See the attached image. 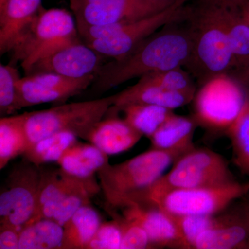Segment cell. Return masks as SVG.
Returning a JSON list of instances; mask_svg holds the SVG:
<instances>
[{"instance_id":"obj_1","label":"cell","mask_w":249,"mask_h":249,"mask_svg":"<svg viewBox=\"0 0 249 249\" xmlns=\"http://www.w3.org/2000/svg\"><path fill=\"white\" fill-rule=\"evenodd\" d=\"M187 19L166 24L124 58L104 64L93 82V92H106L152 72L184 68L193 47V35Z\"/></svg>"},{"instance_id":"obj_2","label":"cell","mask_w":249,"mask_h":249,"mask_svg":"<svg viewBox=\"0 0 249 249\" xmlns=\"http://www.w3.org/2000/svg\"><path fill=\"white\" fill-rule=\"evenodd\" d=\"M193 35L191 56L185 70L198 84L234 69L233 56L224 19V6L213 0L191 5L188 19Z\"/></svg>"},{"instance_id":"obj_3","label":"cell","mask_w":249,"mask_h":249,"mask_svg":"<svg viewBox=\"0 0 249 249\" xmlns=\"http://www.w3.org/2000/svg\"><path fill=\"white\" fill-rule=\"evenodd\" d=\"M236 181L225 159L206 148L193 147L175 160L173 168L147 187L124 199L142 205L175 190L224 186Z\"/></svg>"},{"instance_id":"obj_4","label":"cell","mask_w":249,"mask_h":249,"mask_svg":"<svg viewBox=\"0 0 249 249\" xmlns=\"http://www.w3.org/2000/svg\"><path fill=\"white\" fill-rule=\"evenodd\" d=\"M189 0H178L169 7L134 22L93 26L78 31L80 39L106 58L120 60L149 36L169 23L189 16Z\"/></svg>"},{"instance_id":"obj_5","label":"cell","mask_w":249,"mask_h":249,"mask_svg":"<svg viewBox=\"0 0 249 249\" xmlns=\"http://www.w3.org/2000/svg\"><path fill=\"white\" fill-rule=\"evenodd\" d=\"M190 150L151 148L123 163L105 165L97 174L107 206H119L130 195L151 186L170 165Z\"/></svg>"},{"instance_id":"obj_6","label":"cell","mask_w":249,"mask_h":249,"mask_svg":"<svg viewBox=\"0 0 249 249\" xmlns=\"http://www.w3.org/2000/svg\"><path fill=\"white\" fill-rule=\"evenodd\" d=\"M80 40L76 19L70 11L42 7L10 52V64L20 62L26 73L36 62Z\"/></svg>"},{"instance_id":"obj_7","label":"cell","mask_w":249,"mask_h":249,"mask_svg":"<svg viewBox=\"0 0 249 249\" xmlns=\"http://www.w3.org/2000/svg\"><path fill=\"white\" fill-rule=\"evenodd\" d=\"M114 101L115 94L27 112V148L41 139L60 132H71L84 139L91 127L105 117Z\"/></svg>"},{"instance_id":"obj_8","label":"cell","mask_w":249,"mask_h":249,"mask_svg":"<svg viewBox=\"0 0 249 249\" xmlns=\"http://www.w3.org/2000/svg\"><path fill=\"white\" fill-rule=\"evenodd\" d=\"M199 87L192 101V116L198 126L227 134L243 108L249 89L230 73L218 75Z\"/></svg>"},{"instance_id":"obj_9","label":"cell","mask_w":249,"mask_h":249,"mask_svg":"<svg viewBox=\"0 0 249 249\" xmlns=\"http://www.w3.org/2000/svg\"><path fill=\"white\" fill-rule=\"evenodd\" d=\"M249 193V181L220 186L175 190L146 206L159 208L173 215H214Z\"/></svg>"},{"instance_id":"obj_10","label":"cell","mask_w":249,"mask_h":249,"mask_svg":"<svg viewBox=\"0 0 249 249\" xmlns=\"http://www.w3.org/2000/svg\"><path fill=\"white\" fill-rule=\"evenodd\" d=\"M42 169L24 159L9 174L0 195V224L20 229L35 213Z\"/></svg>"},{"instance_id":"obj_11","label":"cell","mask_w":249,"mask_h":249,"mask_svg":"<svg viewBox=\"0 0 249 249\" xmlns=\"http://www.w3.org/2000/svg\"><path fill=\"white\" fill-rule=\"evenodd\" d=\"M78 31L93 26L134 22L173 4L154 0H70Z\"/></svg>"},{"instance_id":"obj_12","label":"cell","mask_w":249,"mask_h":249,"mask_svg":"<svg viewBox=\"0 0 249 249\" xmlns=\"http://www.w3.org/2000/svg\"><path fill=\"white\" fill-rule=\"evenodd\" d=\"M96 76L73 78L48 72L25 76L18 83L21 107L44 103L65 104L69 98L88 89Z\"/></svg>"},{"instance_id":"obj_13","label":"cell","mask_w":249,"mask_h":249,"mask_svg":"<svg viewBox=\"0 0 249 249\" xmlns=\"http://www.w3.org/2000/svg\"><path fill=\"white\" fill-rule=\"evenodd\" d=\"M106 208L108 213H115L142 226L148 235L152 249H190L171 214L159 208L132 201L118 207Z\"/></svg>"},{"instance_id":"obj_14","label":"cell","mask_w":249,"mask_h":249,"mask_svg":"<svg viewBox=\"0 0 249 249\" xmlns=\"http://www.w3.org/2000/svg\"><path fill=\"white\" fill-rule=\"evenodd\" d=\"M106 59L80 40L36 62L25 75L48 72L73 78L96 76Z\"/></svg>"},{"instance_id":"obj_15","label":"cell","mask_w":249,"mask_h":249,"mask_svg":"<svg viewBox=\"0 0 249 249\" xmlns=\"http://www.w3.org/2000/svg\"><path fill=\"white\" fill-rule=\"evenodd\" d=\"M143 136L117 115H106L95 124L84 140L107 155H116L134 147Z\"/></svg>"},{"instance_id":"obj_16","label":"cell","mask_w":249,"mask_h":249,"mask_svg":"<svg viewBox=\"0 0 249 249\" xmlns=\"http://www.w3.org/2000/svg\"><path fill=\"white\" fill-rule=\"evenodd\" d=\"M42 0H6L0 7V53H10L24 29L39 14Z\"/></svg>"},{"instance_id":"obj_17","label":"cell","mask_w":249,"mask_h":249,"mask_svg":"<svg viewBox=\"0 0 249 249\" xmlns=\"http://www.w3.org/2000/svg\"><path fill=\"white\" fill-rule=\"evenodd\" d=\"M193 249H249L248 229L239 210L229 212L228 219L221 225L198 236Z\"/></svg>"},{"instance_id":"obj_18","label":"cell","mask_w":249,"mask_h":249,"mask_svg":"<svg viewBox=\"0 0 249 249\" xmlns=\"http://www.w3.org/2000/svg\"><path fill=\"white\" fill-rule=\"evenodd\" d=\"M195 94L196 93L171 91L139 80L137 84L116 93L115 101L112 107H119L129 103H146L173 110L191 103Z\"/></svg>"},{"instance_id":"obj_19","label":"cell","mask_w":249,"mask_h":249,"mask_svg":"<svg viewBox=\"0 0 249 249\" xmlns=\"http://www.w3.org/2000/svg\"><path fill=\"white\" fill-rule=\"evenodd\" d=\"M57 163L66 173L80 178H92L109 163L108 155L93 144L76 142L68 147Z\"/></svg>"},{"instance_id":"obj_20","label":"cell","mask_w":249,"mask_h":249,"mask_svg":"<svg viewBox=\"0 0 249 249\" xmlns=\"http://www.w3.org/2000/svg\"><path fill=\"white\" fill-rule=\"evenodd\" d=\"M197 126L193 116H178L173 113L150 137L152 148L163 150L193 148V134Z\"/></svg>"},{"instance_id":"obj_21","label":"cell","mask_w":249,"mask_h":249,"mask_svg":"<svg viewBox=\"0 0 249 249\" xmlns=\"http://www.w3.org/2000/svg\"><path fill=\"white\" fill-rule=\"evenodd\" d=\"M120 111L129 125L149 139L174 113L173 109L156 105L129 103L119 107L111 106L106 114L117 115Z\"/></svg>"},{"instance_id":"obj_22","label":"cell","mask_w":249,"mask_h":249,"mask_svg":"<svg viewBox=\"0 0 249 249\" xmlns=\"http://www.w3.org/2000/svg\"><path fill=\"white\" fill-rule=\"evenodd\" d=\"M101 224L99 214L90 204L80 208L63 226L62 249H86Z\"/></svg>"},{"instance_id":"obj_23","label":"cell","mask_w":249,"mask_h":249,"mask_svg":"<svg viewBox=\"0 0 249 249\" xmlns=\"http://www.w3.org/2000/svg\"><path fill=\"white\" fill-rule=\"evenodd\" d=\"M27 112L19 115L3 116L0 119V169L27 150L25 130Z\"/></svg>"},{"instance_id":"obj_24","label":"cell","mask_w":249,"mask_h":249,"mask_svg":"<svg viewBox=\"0 0 249 249\" xmlns=\"http://www.w3.org/2000/svg\"><path fill=\"white\" fill-rule=\"evenodd\" d=\"M64 229L55 221L42 219L20 231L19 249H62Z\"/></svg>"},{"instance_id":"obj_25","label":"cell","mask_w":249,"mask_h":249,"mask_svg":"<svg viewBox=\"0 0 249 249\" xmlns=\"http://www.w3.org/2000/svg\"><path fill=\"white\" fill-rule=\"evenodd\" d=\"M224 12L233 56V71L249 65V25L241 14L240 8L224 6Z\"/></svg>"},{"instance_id":"obj_26","label":"cell","mask_w":249,"mask_h":249,"mask_svg":"<svg viewBox=\"0 0 249 249\" xmlns=\"http://www.w3.org/2000/svg\"><path fill=\"white\" fill-rule=\"evenodd\" d=\"M77 137L68 132L53 134L32 144L23 154V157L37 166L57 161L68 147L78 142Z\"/></svg>"},{"instance_id":"obj_27","label":"cell","mask_w":249,"mask_h":249,"mask_svg":"<svg viewBox=\"0 0 249 249\" xmlns=\"http://www.w3.org/2000/svg\"><path fill=\"white\" fill-rule=\"evenodd\" d=\"M226 135L231 142L234 164L249 176V89L242 111Z\"/></svg>"},{"instance_id":"obj_28","label":"cell","mask_w":249,"mask_h":249,"mask_svg":"<svg viewBox=\"0 0 249 249\" xmlns=\"http://www.w3.org/2000/svg\"><path fill=\"white\" fill-rule=\"evenodd\" d=\"M21 79L14 65H0V114L11 115L22 109L18 83Z\"/></svg>"},{"instance_id":"obj_29","label":"cell","mask_w":249,"mask_h":249,"mask_svg":"<svg viewBox=\"0 0 249 249\" xmlns=\"http://www.w3.org/2000/svg\"><path fill=\"white\" fill-rule=\"evenodd\" d=\"M139 81L157 85L171 91L193 93L196 91L194 78L183 67L147 73L141 77Z\"/></svg>"},{"instance_id":"obj_30","label":"cell","mask_w":249,"mask_h":249,"mask_svg":"<svg viewBox=\"0 0 249 249\" xmlns=\"http://www.w3.org/2000/svg\"><path fill=\"white\" fill-rule=\"evenodd\" d=\"M99 191L95 188H86L70 193L54 204L42 219H52L63 227L80 208L90 204L91 197Z\"/></svg>"},{"instance_id":"obj_31","label":"cell","mask_w":249,"mask_h":249,"mask_svg":"<svg viewBox=\"0 0 249 249\" xmlns=\"http://www.w3.org/2000/svg\"><path fill=\"white\" fill-rule=\"evenodd\" d=\"M171 215L190 249H193L196 237L226 222L229 213L214 215Z\"/></svg>"},{"instance_id":"obj_32","label":"cell","mask_w":249,"mask_h":249,"mask_svg":"<svg viewBox=\"0 0 249 249\" xmlns=\"http://www.w3.org/2000/svg\"><path fill=\"white\" fill-rule=\"evenodd\" d=\"M113 219L117 221L122 231L120 249H152L150 239L145 229L134 221L121 217L115 213H109Z\"/></svg>"},{"instance_id":"obj_33","label":"cell","mask_w":249,"mask_h":249,"mask_svg":"<svg viewBox=\"0 0 249 249\" xmlns=\"http://www.w3.org/2000/svg\"><path fill=\"white\" fill-rule=\"evenodd\" d=\"M122 231L117 221L101 223L86 249H120Z\"/></svg>"},{"instance_id":"obj_34","label":"cell","mask_w":249,"mask_h":249,"mask_svg":"<svg viewBox=\"0 0 249 249\" xmlns=\"http://www.w3.org/2000/svg\"><path fill=\"white\" fill-rule=\"evenodd\" d=\"M21 229L9 224H0V249H19Z\"/></svg>"},{"instance_id":"obj_35","label":"cell","mask_w":249,"mask_h":249,"mask_svg":"<svg viewBox=\"0 0 249 249\" xmlns=\"http://www.w3.org/2000/svg\"><path fill=\"white\" fill-rule=\"evenodd\" d=\"M230 74L240 82L245 88L249 89V65L238 70H233L231 72Z\"/></svg>"},{"instance_id":"obj_36","label":"cell","mask_w":249,"mask_h":249,"mask_svg":"<svg viewBox=\"0 0 249 249\" xmlns=\"http://www.w3.org/2000/svg\"><path fill=\"white\" fill-rule=\"evenodd\" d=\"M237 209L240 211L241 215L245 221L246 226L248 229L249 235V193L244 196L243 203Z\"/></svg>"},{"instance_id":"obj_37","label":"cell","mask_w":249,"mask_h":249,"mask_svg":"<svg viewBox=\"0 0 249 249\" xmlns=\"http://www.w3.org/2000/svg\"><path fill=\"white\" fill-rule=\"evenodd\" d=\"M218 4L229 8H240L248 0H213Z\"/></svg>"},{"instance_id":"obj_38","label":"cell","mask_w":249,"mask_h":249,"mask_svg":"<svg viewBox=\"0 0 249 249\" xmlns=\"http://www.w3.org/2000/svg\"><path fill=\"white\" fill-rule=\"evenodd\" d=\"M241 14L249 25V0L240 8Z\"/></svg>"},{"instance_id":"obj_39","label":"cell","mask_w":249,"mask_h":249,"mask_svg":"<svg viewBox=\"0 0 249 249\" xmlns=\"http://www.w3.org/2000/svg\"><path fill=\"white\" fill-rule=\"evenodd\" d=\"M6 0H0V7L3 6L4 4V3L6 2Z\"/></svg>"}]
</instances>
